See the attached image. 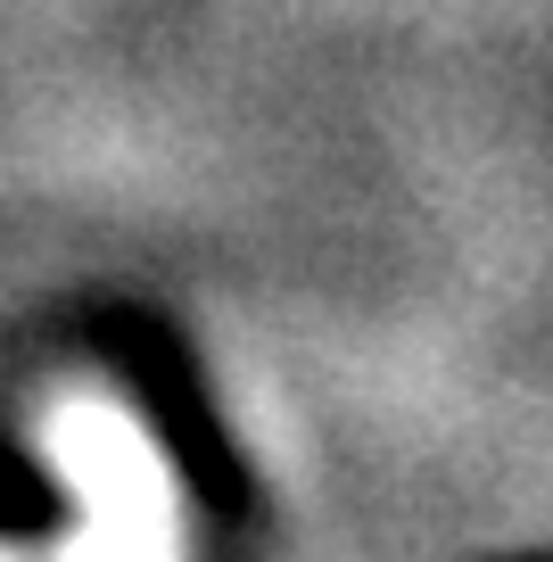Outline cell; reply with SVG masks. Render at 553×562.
Segmentation results:
<instances>
[{
    "mask_svg": "<svg viewBox=\"0 0 553 562\" xmlns=\"http://www.w3.org/2000/svg\"><path fill=\"white\" fill-rule=\"evenodd\" d=\"M42 447L83 496V529L75 554H149L173 538V480L140 447V430L100 397H58L42 422Z\"/></svg>",
    "mask_w": 553,
    "mask_h": 562,
    "instance_id": "obj_1",
    "label": "cell"
}]
</instances>
